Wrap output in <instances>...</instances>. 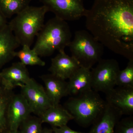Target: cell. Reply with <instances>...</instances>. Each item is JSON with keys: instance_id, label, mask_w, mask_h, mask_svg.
I'll use <instances>...</instances> for the list:
<instances>
[{"instance_id": "cell-1", "label": "cell", "mask_w": 133, "mask_h": 133, "mask_svg": "<svg viewBox=\"0 0 133 133\" xmlns=\"http://www.w3.org/2000/svg\"><path fill=\"white\" fill-rule=\"evenodd\" d=\"M85 17L87 29L102 45L133 59V0H94Z\"/></svg>"}, {"instance_id": "cell-2", "label": "cell", "mask_w": 133, "mask_h": 133, "mask_svg": "<svg viewBox=\"0 0 133 133\" xmlns=\"http://www.w3.org/2000/svg\"><path fill=\"white\" fill-rule=\"evenodd\" d=\"M37 36L33 49L39 56H49L55 51L64 50L71 41L72 34L68 23L56 17L44 24Z\"/></svg>"}, {"instance_id": "cell-3", "label": "cell", "mask_w": 133, "mask_h": 133, "mask_svg": "<svg viewBox=\"0 0 133 133\" xmlns=\"http://www.w3.org/2000/svg\"><path fill=\"white\" fill-rule=\"evenodd\" d=\"M105 104L98 92L91 89L70 98L65 107L78 124L87 127L101 115Z\"/></svg>"}, {"instance_id": "cell-4", "label": "cell", "mask_w": 133, "mask_h": 133, "mask_svg": "<svg viewBox=\"0 0 133 133\" xmlns=\"http://www.w3.org/2000/svg\"><path fill=\"white\" fill-rule=\"evenodd\" d=\"M48 12L44 6H29L8 23L20 45L31 46L44 24Z\"/></svg>"}, {"instance_id": "cell-5", "label": "cell", "mask_w": 133, "mask_h": 133, "mask_svg": "<svg viewBox=\"0 0 133 133\" xmlns=\"http://www.w3.org/2000/svg\"><path fill=\"white\" fill-rule=\"evenodd\" d=\"M68 47L71 56L77 61L81 67L90 70L102 59L104 52V45L85 30L75 32L74 39Z\"/></svg>"}, {"instance_id": "cell-6", "label": "cell", "mask_w": 133, "mask_h": 133, "mask_svg": "<svg viewBox=\"0 0 133 133\" xmlns=\"http://www.w3.org/2000/svg\"><path fill=\"white\" fill-rule=\"evenodd\" d=\"M120 70L118 63L115 59H100L96 67L91 70L92 90L105 94L115 88Z\"/></svg>"}, {"instance_id": "cell-7", "label": "cell", "mask_w": 133, "mask_h": 133, "mask_svg": "<svg viewBox=\"0 0 133 133\" xmlns=\"http://www.w3.org/2000/svg\"><path fill=\"white\" fill-rule=\"evenodd\" d=\"M48 12L55 16L66 21L79 20L85 16L87 10L84 0H39Z\"/></svg>"}, {"instance_id": "cell-8", "label": "cell", "mask_w": 133, "mask_h": 133, "mask_svg": "<svg viewBox=\"0 0 133 133\" xmlns=\"http://www.w3.org/2000/svg\"><path fill=\"white\" fill-rule=\"evenodd\" d=\"M21 94L28 101L32 113L38 117L52 105L44 88L34 79L21 87Z\"/></svg>"}, {"instance_id": "cell-9", "label": "cell", "mask_w": 133, "mask_h": 133, "mask_svg": "<svg viewBox=\"0 0 133 133\" xmlns=\"http://www.w3.org/2000/svg\"><path fill=\"white\" fill-rule=\"evenodd\" d=\"M32 113L28 101L23 95L14 94L9 105L7 112L8 125L10 131H17L24 120Z\"/></svg>"}, {"instance_id": "cell-10", "label": "cell", "mask_w": 133, "mask_h": 133, "mask_svg": "<svg viewBox=\"0 0 133 133\" xmlns=\"http://www.w3.org/2000/svg\"><path fill=\"white\" fill-rule=\"evenodd\" d=\"M105 101L121 113L132 116L133 114V87H119L105 93Z\"/></svg>"}, {"instance_id": "cell-11", "label": "cell", "mask_w": 133, "mask_h": 133, "mask_svg": "<svg viewBox=\"0 0 133 133\" xmlns=\"http://www.w3.org/2000/svg\"><path fill=\"white\" fill-rule=\"evenodd\" d=\"M58 52L51 59L49 70L51 74L65 80L70 78L81 66L75 58L66 55L64 50Z\"/></svg>"}, {"instance_id": "cell-12", "label": "cell", "mask_w": 133, "mask_h": 133, "mask_svg": "<svg viewBox=\"0 0 133 133\" xmlns=\"http://www.w3.org/2000/svg\"><path fill=\"white\" fill-rule=\"evenodd\" d=\"M105 102L104 111L92 124V127L89 133L114 132L115 126L121 119L122 115L118 110Z\"/></svg>"}, {"instance_id": "cell-13", "label": "cell", "mask_w": 133, "mask_h": 133, "mask_svg": "<svg viewBox=\"0 0 133 133\" xmlns=\"http://www.w3.org/2000/svg\"><path fill=\"white\" fill-rule=\"evenodd\" d=\"M0 77L5 85L12 89L16 86L21 87L31 78L26 66L21 62L14 63L3 70L0 72Z\"/></svg>"}, {"instance_id": "cell-14", "label": "cell", "mask_w": 133, "mask_h": 133, "mask_svg": "<svg viewBox=\"0 0 133 133\" xmlns=\"http://www.w3.org/2000/svg\"><path fill=\"white\" fill-rule=\"evenodd\" d=\"M45 85V90L52 105L59 104L62 98L69 95L68 83L65 80L52 74L41 77Z\"/></svg>"}, {"instance_id": "cell-15", "label": "cell", "mask_w": 133, "mask_h": 133, "mask_svg": "<svg viewBox=\"0 0 133 133\" xmlns=\"http://www.w3.org/2000/svg\"><path fill=\"white\" fill-rule=\"evenodd\" d=\"M20 45L8 24L0 30V69L15 57V50Z\"/></svg>"}, {"instance_id": "cell-16", "label": "cell", "mask_w": 133, "mask_h": 133, "mask_svg": "<svg viewBox=\"0 0 133 133\" xmlns=\"http://www.w3.org/2000/svg\"><path fill=\"white\" fill-rule=\"evenodd\" d=\"M69 79V95L75 96L92 89L90 69L80 67Z\"/></svg>"}, {"instance_id": "cell-17", "label": "cell", "mask_w": 133, "mask_h": 133, "mask_svg": "<svg viewBox=\"0 0 133 133\" xmlns=\"http://www.w3.org/2000/svg\"><path fill=\"white\" fill-rule=\"evenodd\" d=\"M38 117L43 123H48L52 127L66 125L70 121L74 119L69 111L59 104L51 106Z\"/></svg>"}, {"instance_id": "cell-18", "label": "cell", "mask_w": 133, "mask_h": 133, "mask_svg": "<svg viewBox=\"0 0 133 133\" xmlns=\"http://www.w3.org/2000/svg\"><path fill=\"white\" fill-rule=\"evenodd\" d=\"M13 90L5 85L0 77V133H7L9 131L7 112L10 102L14 95Z\"/></svg>"}, {"instance_id": "cell-19", "label": "cell", "mask_w": 133, "mask_h": 133, "mask_svg": "<svg viewBox=\"0 0 133 133\" xmlns=\"http://www.w3.org/2000/svg\"><path fill=\"white\" fill-rule=\"evenodd\" d=\"M30 0H0V10L6 19L17 15L29 6Z\"/></svg>"}, {"instance_id": "cell-20", "label": "cell", "mask_w": 133, "mask_h": 133, "mask_svg": "<svg viewBox=\"0 0 133 133\" xmlns=\"http://www.w3.org/2000/svg\"><path fill=\"white\" fill-rule=\"evenodd\" d=\"M18 51L15 52V57H17L21 60V63L26 65H38L44 66L45 63L39 57L38 54L30 46L24 45Z\"/></svg>"}, {"instance_id": "cell-21", "label": "cell", "mask_w": 133, "mask_h": 133, "mask_svg": "<svg viewBox=\"0 0 133 133\" xmlns=\"http://www.w3.org/2000/svg\"><path fill=\"white\" fill-rule=\"evenodd\" d=\"M42 124L38 116L30 115L22 122L19 131L20 133H42Z\"/></svg>"}, {"instance_id": "cell-22", "label": "cell", "mask_w": 133, "mask_h": 133, "mask_svg": "<svg viewBox=\"0 0 133 133\" xmlns=\"http://www.w3.org/2000/svg\"><path fill=\"white\" fill-rule=\"evenodd\" d=\"M116 85L133 87V59L129 60L124 70L119 71L116 77Z\"/></svg>"}, {"instance_id": "cell-23", "label": "cell", "mask_w": 133, "mask_h": 133, "mask_svg": "<svg viewBox=\"0 0 133 133\" xmlns=\"http://www.w3.org/2000/svg\"><path fill=\"white\" fill-rule=\"evenodd\" d=\"M114 133H133L132 116L120 120L115 126Z\"/></svg>"}, {"instance_id": "cell-24", "label": "cell", "mask_w": 133, "mask_h": 133, "mask_svg": "<svg viewBox=\"0 0 133 133\" xmlns=\"http://www.w3.org/2000/svg\"><path fill=\"white\" fill-rule=\"evenodd\" d=\"M53 133H84L72 130L67 126H62L60 127H52Z\"/></svg>"}, {"instance_id": "cell-25", "label": "cell", "mask_w": 133, "mask_h": 133, "mask_svg": "<svg viewBox=\"0 0 133 133\" xmlns=\"http://www.w3.org/2000/svg\"><path fill=\"white\" fill-rule=\"evenodd\" d=\"M8 24L6 18L0 10V30L5 28Z\"/></svg>"}, {"instance_id": "cell-26", "label": "cell", "mask_w": 133, "mask_h": 133, "mask_svg": "<svg viewBox=\"0 0 133 133\" xmlns=\"http://www.w3.org/2000/svg\"><path fill=\"white\" fill-rule=\"evenodd\" d=\"M42 133H53L52 129L47 128L43 129Z\"/></svg>"}, {"instance_id": "cell-27", "label": "cell", "mask_w": 133, "mask_h": 133, "mask_svg": "<svg viewBox=\"0 0 133 133\" xmlns=\"http://www.w3.org/2000/svg\"><path fill=\"white\" fill-rule=\"evenodd\" d=\"M7 133H20L19 130L17 131H9Z\"/></svg>"}]
</instances>
